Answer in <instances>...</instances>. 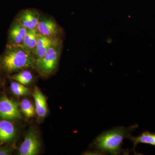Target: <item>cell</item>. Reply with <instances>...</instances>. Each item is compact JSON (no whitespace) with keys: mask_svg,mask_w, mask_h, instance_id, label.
Here are the masks:
<instances>
[{"mask_svg":"<svg viewBox=\"0 0 155 155\" xmlns=\"http://www.w3.org/2000/svg\"><path fill=\"white\" fill-rule=\"evenodd\" d=\"M138 125H131L128 127L119 126L102 132L96 137L91 144L94 150L86 153H109L117 155L123 153L128 154V150L122 148L123 141L129 138L132 132L138 127Z\"/></svg>","mask_w":155,"mask_h":155,"instance_id":"cell-1","label":"cell"},{"mask_svg":"<svg viewBox=\"0 0 155 155\" xmlns=\"http://www.w3.org/2000/svg\"><path fill=\"white\" fill-rule=\"evenodd\" d=\"M0 64L3 70L8 73L36 67L33 53L20 45L9 46L1 58Z\"/></svg>","mask_w":155,"mask_h":155,"instance_id":"cell-2","label":"cell"},{"mask_svg":"<svg viewBox=\"0 0 155 155\" xmlns=\"http://www.w3.org/2000/svg\"><path fill=\"white\" fill-rule=\"evenodd\" d=\"M58 45L51 47L41 60L37 63L36 67L41 75L46 76L54 71L58 65L60 51Z\"/></svg>","mask_w":155,"mask_h":155,"instance_id":"cell-3","label":"cell"},{"mask_svg":"<svg viewBox=\"0 0 155 155\" xmlns=\"http://www.w3.org/2000/svg\"><path fill=\"white\" fill-rule=\"evenodd\" d=\"M21 116L17 103L6 96L0 99V118L10 121L19 119Z\"/></svg>","mask_w":155,"mask_h":155,"instance_id":"cell-4","label":"cell"},{"mask_svg":"<svg viewBox=\"0 0 155 155\" xmlns=\"http://www.w3.org/2000/svg\"><path fill=\"white\" fill-rule=\"evenodd\" d=\"M40 142L37 134L34 130H30L25 136L24 141L19 147L20 155H35L38 154Z\"/></svg>","mask_w":155,"mask_h":155,"instance_id":"cell-5","label":"cell"},{"mask_svg":"<svg viewBox=\"0 0 155 155\" xmlns=\"http://www.w3.org/2000/svg\"><path fill=\"white\" fill-rule=\"evenodd\" d=\"M58 42L53 38L44 36L38 33L36 47L33 54L37 63L39 62L51 47L58 45Z\"/></svg>","mask_w":155,"mask_h":155,"instance_id":"cell-6","label":"cell"},{"mask_svg":"<svg viewBox=\"0 0 155 155\" xmlns=\"http://www.w3.org/2000/svg\"><path fill=\"white\" fill-rule=\"evenodd\" d=\"M39 22L37 11L33 10H27L19 15L18 22L28 30L36 29Z\"/></svg>","mask_w":155,"mask_h":155,"instance_id":"cell-7","label":"cell"},{"mask_svg":"<svg viewBox=\"0 0 155 155\" xmlns=\"http://www.w3.org/2000/svg\"><path fill=\"white\" fill-rule=\"evenodd\" d=\"M37 29L38 33L41 35L53 38L59 32V28L57 23L49 18H44L39 20Z\"/></svg>","mask_w":155,"mask_h":155,"instance_id":"cell-8","label":"cell"},{"mask_svg":"<svg viewBox=\"0 0 155 155\" xmlns=\"http://www.w3.org/2000/svg\"><path fill=\"white\" fill-rule=\"evenodd\" d=\"M33 97L35 101L36 114L40 118H44L48 113L45 97L37 87H35L34 91Z\"/></svg>","mask_w":155,"mask_h":155,"instance_id":"cell-9","label":"cell"},{"mask_svg":"<svg viewBox=\"0 0 155 155\" xmlns=\"http://www.w3.org/2000/svg\"><path fill=\"white\" fill-rule=\"evenodd\" d=\"M16 134L14 125L9 120L0 121V142H6L13 139Z\"/></svg>","mask_w":155,"mask_h":155,"instance_id":"cell-10","label":"cell"},{"mask_svg":"<svg viewBox=\"0 0 155 155\" xmlns=\"http://www.w3.org/2000/svg\"><path fill=\"white\" fill-rule=\"evenodd\" d=\"M132 142L133 146L132 151L135 153V148L139 143L149 144L155 147V133L145 131L138 136H130L128 138Z\"/></svg>","mask_w":155,"mask_h":155,"instance_id":"cell-11","label":"cell"},{"mask_svg":"<svg viewBox=\"0 0 155 155\" xmlns=\"http://www.w3.org/2000/svg\"><path fill=\"white\" fill-rule=\"evenodd\" d=\"M28 30L18 22L12 27L10 31V39L14 44L20 45L23 41L24 37Z\"/></svg>","mask_w":155,"mask_h":155,"instance_id":"cell-12","label":"cell"},{"mask_svg":"<svg viewBox=\"0 0 155 155\" xmlns=\"http://www.w3.org/2000/svg\"><path fill=\"white\" fill-rule=\"evenodd\" d=\"M38 35V33L37 28L28 30L20 45L33 54L35 49L36 47Z\"/></svg>","mask_w":155,"mask_h":155,"instance_id":"cell-13","label":"cell"},{"mask_svg":"<svg viewBox=\"0 0 155 155\" xmlns=\"http://www.w3.org/2000/svg\"><path fill=\"white\" fill-rule=\"evenodd\" d=\"M11 78L23 85H27L32 81L33 76L30 71L24 70L11 76Z\"/></svg>","mask_w":155,"mask_h":155,"instance_id":"cell-14","label":"cell"},{"mask_svg":"<svg viewBox=\"0 0 155 155\" xmlns=\"http://www.w3.org/2000/svg\"><path fill=\"white\" fill-rule=\"evenodd\" d=\"M11 89L12 93L18 96L28 95L30 93V90L19 82H12Z\"/></svg>","mask_w":155,"mask_h":155,"instance_id":"cell-15","label":"cell"},{"mask_svg":"<svg viewBox=\"0 0 155 155\" xmlns=\"http://www.w3.org/2000/svg\"><path fill=\"white\" fill-rule=\"evenodd\" d=\"M21 109L22 113L27 118L33 117L35 113L33 105L29 100L26 99L22 100L21 102Z\"/></svg>","mask_w":155,"mask_h":155,"instance_id":"cell-16","label":"cell"},{"mask_svg":"<svg viewBox=\"0 0 155 155\" xmlns=\"http://www.w3.org/2000/svg\"><path fill=\"white\" fill-rule=\"evenodd\" d=\"M11 153L10 150L5 148H0V155H8Z\"/></svg>","mask_w":155,"mask_h":155,"instance_id":"cell-17","label":"cell"}]
</instances>
